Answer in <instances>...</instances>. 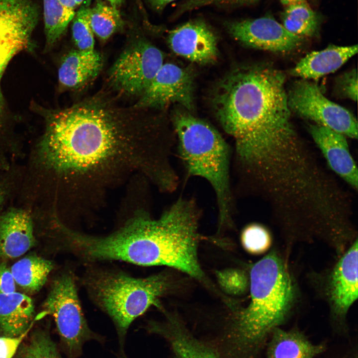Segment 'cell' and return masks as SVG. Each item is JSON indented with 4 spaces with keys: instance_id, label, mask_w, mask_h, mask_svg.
<instances>
[{
    "instance_id": "d4e9b609",
    "label": "cell",
    "mask_w": 358,
    "mask_h": 358,
    "mask_svg": "<svg viewBox=\"0 0 358 358\" xmlns=\"http://www.w3.org/2000/svg\"><path fill=\"white\" fill-rule=\"evenodd\" d=\"M16 358H62L49 335L43 331L34 332L19 347Z\"/></svg>"
},
{
    "instance_id": "cb8c5ba5",
    "label": "cell",
    "mask_w": 358,
    "mask_h": 358,
    "mask_svg": "<svg viewBox=\"0 0 358 358\" xmlns=\"http://www.w3.org/2000/svg\"><path fill=\"white\" fill-rule=\"evenodd\" d=\"M289 32L300 37L313 35L318 28L316 13L306 2L286 6L283 14L282 24Z\"/></svg>"
},
{
    "instance_id": "f35d334b",
    "label": "cell",
    "mask_w": 358,
    "mask_h": 358,
    "mask_svg": "<svg viewBox=\"0 0 358 358\" xmlns=\"http://www.w3.org/2000/svg\"><path fill=\"white\" fill-rule=\"evenodd\" d=\"M119 358H127L123 352L121 353L119 355Z\"/></svg>"
},
{
    "instance_id": "7a4b0ae2",
    "label": "cell",
    "mask_w": 358,
    "mask_h": 358,
    "mask_svg": "<svg viewBox=\"0 0 358 358\" xmlns=\"http://www.w3.org/2000/svg\"><path fill=\"white\" fill-rule=\"evenodd\" d=\"M285 82L282 72L259 64L237 68L218 84L214 107L234 140L238 173L279 163L303 145L291 120Z\"/></svg>"
},
{
    "instance_id": "1f68e13d",
    "label": "cell",
    "mask_w": 358,
    "mask_h": 358,
    "mask_svg": "<svg viewBox=\"0 0 358 358\" xmlns=\"http://www.w3.org/2000/svg\"><path fill=\"white\" fill-rule=\"evenodd\" d=\"M174 0H147V3L152 9L160 12Z\"/></svg>"
},
{
    "instance_id": "6da1fadb",
    "label": "cell",
    "mask_w": 358,
    "mask_h": 358,
    "mask_svg": "<svg viewBox=\"0 0 358 358\" xmlns=\"http://www.w3.org/2000/svg\"><path fill=\"white\" fill-rule=\"evenodd\" d=\"M146 109L100 92L48 112L40 155L72 211L95 209L109 189L133 173L154 184L168 178L172 147L159 138Z\"/></svg>"
},
{
    "instance_id": "3957f363",
    "label": "cell",
    "mask_w": 358,
    "mask_h": 358,
    "mask_svg": "<svg viewBox=\"0 0 358 358\" xmlns=\"http://www.w3.org/2000/svg\"><path fill=\"white\" fill-rule=\"evenodd\" d=\"M251 299L246 307H232L230 337L241 358H257L272 331L286 320L296 289L283 260L273 251L251 268Z\"/></svg>"
},
{
    "instance_id": "8d00e7d4",
    "label": "cell",
    "mask_w": 358,
    "mask_h": 358,
    "mask_svg": "<svg viewBox=\"0 0 358 358\" xmlns=\"http://www.w3.org/2000/svg\"><path fill=\"white\" fill-rule=\"evenodd\" d=\"M280 2L286 6L296 3H300V2H306V0H279Z\"/></svg>"
},
{
    "instance_id": "e0dca14e",
    "label": "cell",
    "mask_w": 358,
    "mask_h": 358,
    "mask_svg": "<svg viewBox=\"0 0 358 358\" xmlns=\"http://www.w3.org/2000/svg\"><path fill=\"white\" fill-rule=\"evenodd\" d=\"M103 65L102 56L95 49L73 50L62 59L58 70V80L64 88L77 90L93 80Z\"/></svg>"
},
{
    "instance_id": "7c38bea8",
    "label": "cell",
    "mask_w": 358,
    "mask_h": 358,
    "mask_svg": "<svg viewBox=\"0 0 358 358\" xmlns=\"http://www.w3.org/2000/svg\"><path fill=\"white\" fill-rule=\"evenodd\" d=\"M326 293L333 320L343 331L348 311L358 298L357 239L342 254L330 272Z\"/></svg>"
},
{
    "instance_id": "5bb4252c",
    "label": "cell",
    "mask_w": 358,
    "mask_h": 358,
    "mask_svg": "<svg viewBox=\"0 0 358 358\" xmlns=\"http://www.w3.org/2000/svg\"><path fill=\"white\" fill-rule=\"evenodd\" d=\"M308 130L331 169L354 188H358V169L346 136L326 127L311 124Z\"/></svg>"
},
{
    "instance_id": "4316f807",
    "label": "cell",
    "mask_w": 358,
    "mask_h": 358,
    "mask_svg": "<svg viewBox=\"0 0 358 358\" xmlns=\"http://www.w3.org/2000/svg\"><path fill=\"white\" fill-rule=\"evenodd\" d=\"M241 241L243 247L248 252L258 255L269 249L271 238L266 227L260 224L253 223L243 229Z\"/></svg>"
},
{
    "instance_id": "ac0fdd59",
    "label": "cell",
    "mask_w": 358,
    "mask_h": 358,
    "mask_svg": "<svg viewBox=\"0 0 358 358\" xmlns=\"http://www.w3.org/2000/svg\"><path fill=\"white\" fill-rule=\"evenodd\" d=\"M266 347V358H315L327 347L324 342H311L300 330L280 327L272 331Z\"/></svg>"
},
{
    "instance_id": "7402d4cb",
    "label": "cell",
    "mask_w": 358,
    "mask_h": 358,
    "mask_svg": "<svg viewBox=\"0 0 358 358\" xmlns=\"http://www.w3.org/2000/svg\"><path fill=\"white\" fill-rule=\"evenodd\" d=\"M88 18L93 34L102 41L121 30L124 24L119 9L102 0H96L94 5L90 7Z\"/></svg>"
},
{
    "instance_id": "d6986e66",
    "label": "cell",
    "mask_w": 358,
    "mask_h": 358,
    "mask_svg": "<svg viewBox=\"0 0 358 358\" xmlns=\"http://www.w3.org/2000/svg\"><path fill=\"white\" fill-rule=\"evenodd\" d=\"M34 313L32 299L15 291L0 294V331L5 336H19L29 330Z\"/></svg>"
},
{
    "instance_id": "ba28073f",
    "label": "cell",
    "mask_w": 358,
    "mask_h": 358,
    "mask_svg": "<svg viewBox=\"0 0 358 358\" xmlns=\"http://www.w3.org/2000/svg\"><path fill=\"white\" fill-rule=\"evenodd\" d=\"M287 94L291 111L345 136L358 138V123L353 114L326 97L319 87L306 80L297 81Z\"/></svg>"
},
{
    "instance_id": "44dd1931",
    "label": "cell",
    "mask_w": 358,
    "mask_h": 358,
    "mask_svg": "<svg viewBox=\"0 0 358 358\" xmlns=\"http://www.w3.org/2000/svg\"><path fill=\"white\" fill-rule=\"evenodd\" d=\"M53 268L52 262L31 255L16 262L10 268L15 282L31 292L39 290Z\"/></svg>"
},
{
    "instance_id": "603a6c76",
    "label": "cell",
    "mask_w": 358,
    "mask_h": 358,
    "mask_svg": "<svg viewBox=\"0 0 358 358\" xmlns=\"http://www.w3.org/2000/svg\"><path fill=\"white\" fill-rule=\"evenodd\" d=\"M43 8L46 44L51 47L65 33L76 12L64 6L59 0H43Z\"/></svg>"
},
{
    "instance_id": "ffe728a7",
    "label": "cell",
    "mask_w": 358,
    "mask_h": 358,
    "mask_svg": "<svg viewBox=\"0 0 358 358\" xmlns=\"http://www.w3.org/2000/svg\"><path fill=\"white\" fill-rule=\"evenodd\" d=\"M165 325L151 323L150 330L161 332L169 339L175 358H221L193 337L175 318L169 316Z\"/></svg>"
},
{
    "instance_id": "8fae6325",
    "label": "cell",
    "mask_w": 358,
    "mask_h": 358,
    "mask_svg": "<svg viewBox=\"0 0 358 358\" xmlns=\"http://www.w3.org/2000/svg\"><path fill=\"white\" fill-rule=\"evenodd\" d=\"M228 32L247 46L274 52H287L301 44L303 37L287 30L270 16L231 21L225 23Z\"/></svg>"
},
{
    "instance_id": "8992f818",
    "label": "cell",
    "mask_w": 358,
    "mask_h": 358,
    "mask_svg": "<svg viewBox=\"0 0 358 358\" xmlns=\"http://www.w3.org/2000/svg\"><path fill=\"white\" fill-rule=\"evenodd\" d=\"M44 307L53 317L69 358H77L87 341L102 339L90 328L85 317L72 271L62 273L53 280Z\"/></svg>"
},
{
    "instance_id": "484cf974",
    "label": "cell",
    "mask_w": 358,
    "mask_h": 358,
    "mask_svg": "<svg viewBox=\"0 0 358 358\" xmlns=\"http://www.w3.org/2000/svg\"><path fill=\"white\" fill-rule=\"evenodd\" d=\"M91 0L84 1L72 20V37L77 49L79 50L94 49V34L88 18Z\"/></svg>"
},
{
    "instance_id": "30bf717a",
    "label": "cell",
    "mask_w": 358,
    "mask_h": 358,
    "mask_svg": "<svg viewBox=\"0 0 358 358\" xmlns=\"http://www.w3.org/2000/svg\"><path fill=\"white\" fill-rule=\"evenodd\" d=\"M192 72L172 63L163 64L134 105L144 109H163L178 103L188 110L194 108Z\"/></svg>"
},
{
    "instance_id": "277c9868",
    "label": "cell",
    "mask_w": 358,
    "mask_h": 358,
    "mask_svg": "<svg viewBox=\"0 0 358 358\" xmlns=\"http://www.w3.org/2000/svg\"><path fill=\"white\" fill-rule=\"evenodd\" d=\"M173 120L179 156L187 175L206 179L212 187L217 200L218 230L231 227L234 207L230 147L212 126L188 112H176Z\"/></svg>"
},
{
    "instance_id": "5b68a950",
    "label": "cell",
    "mask_w": 358,
    "mask_h": 358,
    "mask_svg": "<svg viewBox=\"0 0 358 358\" xmlns=\"http://www.w3.org/2000/svg\"><path fill=\"white\" fill-rule=\"evenodd\" d=\"M82 283L92 301L112 320L120 343L137 318L150 307L162 309L160 299L173 285L165 272L135 277L123 271L89 265Z\"/></svg>"
},
{
    "instance_id": "f546056e",
    "label": "cell",
    "mask_w": 358,
    "mask_h": 358,
    "mask_svg": "<svg viewBox=\"0 0 358 358\" xmlns=\"http://www.w3.org/2000/svg\"><path fill=\"white\" fill-rule=\"evenodd\" d=\"M28 332L17 337H0V358H12Z\"/></svg>"
},
{
    "instance_id": "836d02e7",
    "label": "cell",
    "mask_w": 358,
    "mask_h": 358,
    "mask_svg": "<svg viewBox=\"0 0 358 358\" xmlns=\"http://www.w3.org/2000/svg\"><path fill=\"white\" fill-rule=\"evenodd\" d=\"M65 7L75 10V8L81 5L85 0H59Z\"/></svg>"
},
{
    "instance_id": "83f0119b",
    "label": "cell",
    "mask_w": 358,
    "mask_h": 358,
    "mask_svg": "<svg viewBox=\"0 0 358 358\" xmlns=\"http://www.w3.org/2000/svg\"><path fill=\"white\" fill-rule=\"evenodd\" d=\"M216 275L220 287L227 294L241 295L249 288V275L243 270L226 268L217 271Z\"/></svg>"
},
{
    "instance_id": "74e56055",
    "label": "cell",
    "mask_w": 358,
    "mask_h": 358,
    "mask_svg": "<svg viewBox=\"0 0 358 358\" xmlns=\"http://www.w3.org/2000/svg\"><path fill=\"white\" fill-rule=\"evenodd\" d=\"M4 191L5 190H3L2 188L0 187V207L2 203L3 199H4Z\"/></svg>"
},
{
    "instance_id": "d6a6232c",
    "label": "cell",
    "mask_w": 358,
    "mask_h": 358,
    "mask_svg": "<svg viewBox=\"0 0 358 358\" xmlns=\"http://www.w3.org/2000/svg\"><path fill=\"white\" fill-rule=\"evenodd\" d=\"M257 0H208L209 2L218 3L228 5H240L249 3Z\"/></svg>"
},
{
    "instance_id": "9a60e30c",
    "label": "cell",
    "mask_w": 358,
    "mask_h": 358,
    "mask_svg": "<svg viewBox=\"0 0 358 358\" xmlns=\"http://www.w3.org/2000/svg\"><path fill=\"white\" fill-rule=\"evenodd\" d=\"M33 224L29 214L12 209L0 218V256L15 258L25 254L34 244Z\"/></svg>"
},
{
    "instance_id": "4fadbf2b",
    "label": "cell",
    "mask_w": 358,
    "mask_h": 358,
    "mask_svg": "<svg viewBox=\"0 0 358 358\" xmlns=\"http://www.w3.org/2000/svg\"><path fill=\"white\" fill-rule=\"evenodd\" d=\"M168 42L176 54L192 62L207 64L217 57V38L203 20H190L172 30Z\"/></svg>"
},
{
    "instance_id": "d590c367",
    "label": "cell",
    "mask_w": 358,
    "mask_h": 358,
    "mask_svg": "<svg viewBox=\"0 0 358 358\" xmlns=\"http://www.w3.org/2000/svg\"><path fill=\"white\" fill-rule=\"evenodd\" d=\"M112 7L119 9L123 3L124 0H106Z\"/></svg>"
},
{
    "instance_id": "4dcf8cb0",
    "label": "cell",
    "mask_w": 358,
    "mask_h": 358,
    "mask_svg": "<svg viewBox=\"0 0 358 358\" xmlns=\"http://www.w3.org/2000/svg\"><path fill=\"white\" fill-rule=\"evenodd\" d=\"M15 291V282L10 269L4 264H0V294Z\"/></svg>"
},
{
    "instance_id": "9c48e42d",
    "label": "cell",
    "mask_w": 358,
    "mask_h": 358,
    "mask_svg": "<svg viewBox=\"0 0 358 358\" xmlns=\"http://www.w3.org/2000/svg\"><path fill=\"white\" fill-rule=\"evenodd\" d=\"M39 12L29 0H0V128L4 110L0 88L2 74L14 55L31 44Z\"/></svg>"
},
{
    "instance_id": "52a82bcc",
    "label": "cell",
    "mask_w": 358,
    "mask_h": 358,
    "mask_svg": "<svg viewBox=\"0 0 358 358\" xmlns=\"http://www.w3.org/2000/svg\"><path fill=\"white\" fill-rule=\"evenodd\" d=\"M164 55L144 38L133 40L109 70L111 88L119 93L140 96L164 64Z\"/></svg>"
},
{
    "instance_id": "f1b7e54d",
    "label": "cell",
    "mask_w": 358,
    "mask_h": 358,
    "mask_svg": "<svg viewBox=\"0 0 358 358\" xmlns=\"http://www.w3.org/2000/svg\"><path fill=\"white\" fill-rule=\"evenodd\" d=\"M337 88L341 94L356 101L358 99V74L356 69L345 73L338 80Z\"/></svg>"
},
{
    "instance_id": "e575fe53",
    "label": "cell",
    "mask_w": 358,
    "mask_h": 358,
    "mask_svg": "<svg viewBox=\"0 0 358 358\" xmlns=\"http://www.w3.org/2000/svg\"><path fill=\"white\" fill-rule=\"evenodd\" d=\"M329 358H358V355L353 352L345 351L344 352Z\"/></svg>"
},
{
    "instance_id": "2e32d148",
    "label": "cell",
    "mask_w": 358,
    "mask_h": 358,
    "mask_svg": "<svg viewBox=\"0 0 358 358\" xmlns=\"http://www.w3.org/2000/svg\"><path fill=\"white\" fill-rule=\"evenodd\" d=\"M358 49V45H329L323 50L307 54L290 70V73L304 80H317L339 69L357 53Z\"/></svg>"
}]
</instances>
